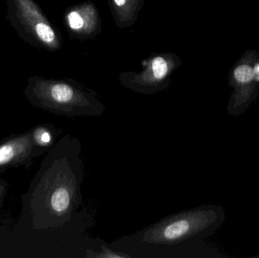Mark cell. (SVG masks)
I'll return each mask as SVG.
<instances>
[{"label":"cell","instance_id":"obj_1","mask_svg":"<svg viewBox=\"0 0 259 258\" xmlns=\"http://www.w3.org/2000/svg\"><path fill=\"white\" fill-rule=\"evenodd\" d=\"M225 219V210L221 206H199L164 217L109 246L132 257L137 254L150 257L162 252H179L212 236Z\"/></svg>","mask_w":259,"mask_h":258},{"label":"cell","instance_id":"obj_2","mask_svg":"<svg viewBox=\"0 0 259 258\" xmlns=\"http://www.w3.org/2000/svg\"><path fill=\"white\" fill-rule=\"evenodd\" d=\"M81 142L66 136L52 153L46 171L45 209L50 225L72 221L81 205L84 166Z\"/></svg>","mask_w":259,"mask_h":258},{"label":"cell","instance_id":"obj_3","mask_svg":"<svg viewBox=\"0 0 259 258\" xmlns=\"http://www.w3.org/2000/svg\"><path fill=\"white\" fill-rule=\"evenodd\" d=\"M229 85L234 89L228 112L239 116L256 99L259 93V51L248 49L229 73Z\"/></svg>","mask_w":259,"mask_h":258},{"label":"cell","instance_id":"obj_4","mask_svg":"<svg viewBox=\"0 0 259 258\" xmlns=\"http://www.w3.org/2000/svg\"><path fill=\"white\" fill-rule=\"evenodd\" d=\"M171 55L152 58L147 68L140 74L123 73L120 76L121 85L134 92L144 95H152L164 90L168 86L170 76L177 68L178 59Z\"/></svg>","mask_w":259,"mask_h":258},{"label":"cell","instance_id":"obj_5","mask_svg":"<svg viewBox=\"0 0 259 258\" xmlns=\"http://www.w3.org/2000/svg\"><path fill=\"white\" fill-rule=\"evenodd\" d=\"M32 148L30 135L15 138L0 145V168L18 162Z\"/></svg>","mask_w":259,"mask_h":258},{"label":"cell","instance_id":"obj_6","mask_svg":"<svg viewBox=\"0 0 259 258\" xmlns=\"http://www.w3.org/2000/svg\"><path fill=\"white\" fill-rule=\"evenodd\" d=\"M143 0H112V7L121 21L129 22L134 20L136 14L141 8Z\"/></svg>","mask_w":259,"mask_h":258},{"label":"cell","instance_id":"obj_7","mask_svg":"<svg viewBox=\"0 0 259 258\" xmlns=\"http://www.w3.org/2000/svg\"><path fill=\"white\" fill-rule=\"evenodd\" d=\"M91 18V16H88L86 11L78 10L72 11L68 15V21L69 27L74 31L84 32L85 30H89V28H93V22L94 20H88V18Z\"/></svg>","mask_w":259,"mask_h":258},{"label":"cell","instance_id":"obj_8","mask_svg":"<svg viewBox=\"0 0 259 258\" xmlns=\"http://www.w3.org/2000/svg\"><path fill=\"white\" fill-rule=\"evenodd\" d=\"M101 251H96L94 248H88L85 251L84 257L86 258H131L127 253L121 252L112 249L109 245H100Z\"/></svg>","mask_w":259,"mask_h":258},{"label":"cell","instance_id":"obj_9","mask_svg":"<svg viewBox=\"0 0 259 258\" xmlns=\"http://www.w3.org/2000/svg\"><path fill=\"white\" fill-rule=\"evenodd\" d=\"M35 30H36L38 37L42 42L47 44H52L55 42L56 34H55L54 30L48 24H45V23H38L35 27Z\"/></svg>","mask_w":259,"mask_h":258}]
</instances>
